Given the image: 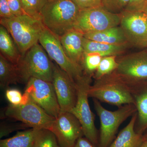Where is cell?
Listing matches in <instances>:
<instances>
[{
  "label": "cell",
  "mask_w": 147,
  "mask_h": 147,
  "mask_svg": "<svg viewBox=\"0 0 147 147\" xmlns=\"http://www.w3.org/2000/svg\"><path fill=\"white\" fill-rule=\"evenodd\" d=\"M84 34L75 28L66 32L60 37V40L65 54L74 63L80 65L84 54Z\"/></svg>",
  "instance_id": "16"
},
{
  "label": "cell",
  "mask_w": 147,
  "mask_h": 147,
  "mask_svg": "<svg viewBox=\"0 0 147 147\" xmlns=\"http://www.w3.org/2000/svg\"><path fill=\"white\" fill-rule=\"evenodd\" d=\"M89 97L118 108L134 100L128 86L113 73L95 80L88 90Z\"/></svg>",
  "instance_id": "4"
},
{
  "label": "cell",
  "mask_w": 147,
  "mask_h": 147,
  "mask_svg": "<svg viewBox=\"0 0 147 147\" xmlns=\"http://www.w3.org/2000/svg\"><path fill=\"white\" fill-rule=\"evenodd\" d=\"M102 58L96 54L84 53L81 65L84 75L91 78L93 77Z\"/></svg>",
  "instance_id": "24"
},
{
  "label": "cell",
  "mask_w": 147,
  "mask_h": 147,
  "mask_svg": "<svg viewBox=\"0 0 147 147\" xmlns=\"http://www.w3.org/2000/svg\"><path fill=\"white\" fill-rule=\"evenodd\" d=\"M140 147H147V141L144 140Z\"/></svg>",
  "instance_id": "35"
},
{
  "label": "cell",
  "mask_w": 147,
  "mask_h": 147,
  "mask_svg": "<svg viewBox=\"0 0 147 147\" xmlns=\"http://www.w3.org/2000/svg\"><path fill=\"white\" fill-rule=\"evenodd\" d=\"M137 112L131 117L130 121L119 133L109 147H140L144 141L143 135L134 129Z\"/></svg>",
  "instance_id": "17"
},
{
  "label": "cell",
  "mask_w": 147,
  "mask_h": 147,
  "mask_svg": "<svg viewBox=\"0 0 147 147\" xmlns=\"http://www.w3.org/2000/svg\"><path fill=\"white\" fill-rule=\"evenodd\" d=\"M28 127L25 124L18 123L16 124H10L2 123L0 126V138L7 136L11 133L16 131L25 129Z\"/></svg>",
  "instance_id": "28"
},
{
  "label": "cell",
  "mask_w": 147,
  "mask_h": 147,
  "mask_svg": "<svg viewBox=\"0 0 147 147\" xmlns=\"http://www.w3.org/2000/svg\"><path fill=\"white\" fill-rule=\"evenodd\" d=\"M20 83V77L16 65L11 63L0 54V85L3 88L10 84Z\"/></svg>",
  "instance_id": "21"
},
{
  "label": "cell",
  "mask_w": 147,
  "mask_h": 147,
  "mask_svg": "<svg viewBox=\"0 0 147 147\" xmlns=\"http://www.w3.org/2000/svg\"><path fill=\"white\" fill-rule=\"evenodd\" d=\"M0 50L1 54L14 65L18 63L22 56L10 34L2 25L0 26Z\"/></svg>",
  "instance_id": "20"
},
{
  "label": "cell",
  "mask_w": 147,
  "mask_h": 147,
  "mask_svg": "<svg viewBox=\"0 0 147 147\" xmlns=\"http://www.w3.org/2000/svg\"><path fill=\"white\" fill-rule=\"evenodd\" d=\"M117 68L113 73L127 85L147 82V53L117 57Z\"/></svg>",
  "instance_id": "10"
},
{
  "label": "cell",
  "mask_w": 147,
  "mask_h": 147,
  "mask_svg": "<svg viewBox=\"0 0 147 147\" xmlns=\"http://www.w3.org/2000/svg\"><path fill=\"white\" fill-rule=\"evenodd\" d=\"M81 9L102 7V0H71Z\"/></svg>",
  "instance_id": "30"
},
{
  "label": "cell",
  "mask_w": 147,
  "mask_h": 147,
  "mask_svg": "<svg viewBox=\"0 0 147 147\" xmlns=\"http://www.w3.org/2000/svg\"><path fill=\"white\" fill-rule=\"evenodd\" d=\"M84 53L94 54L102 57L117 56L123 54L130 46L129 43L122 45H111L93 41L84 37L83 38Z\"/></svg>",
  "instance_id": "18"
},
{
  "label": "cell",
  "mask_w": 147,
  "mask_h": 147,
  "mask_svg": "<svg viewBox=\"0 0 147 147\" xmlns=\"http://www.w3.org/2000/svg\"><path fill=\"white\" fill-rule=\"evenodd\" d=\"M7 0H0V17L9 18L14 16Z\"/></svg>",
  "instance_id": "32"
},
{
  "label": "cell",
  "mask_w": 147,
  "mask_h": 147,
  "mask_svg": "<svg viewBox=\"0 0 147 147\" xmlns=\"http://www.w3.org/2000/svg\"><path fill=\"white\" fill-rule=\"evenodd\" d=\"M0 24L10 34L22 56L38 43L45 27L40 19L27 14L0 18Z\"/></svg>",
  "instance_id": "2"
},
{
  "label": "cell",
  "mask_w": 147,
  "mask_h": 147,
  "mask_svg": "<svg viewBox=\"0 0 147 147\" xmlns=\"http://www.w3.org/2000/svg\"><path fill=\"white\" fill-rule=\"evenodd\" d=\"M7 1L14 16L26 14L22 8L20 0H7Z\"/></svg>",
  "instance_id": "33"
},
{
  "label": "cell",
  "mask_w": 147,
  "mask_h": 147,
  "mask_svg": "<svg viewBox=\"0 0 147 147\" xmlns=\"http://www.w3.org/2000/svg\"><path fill=\"white\" fill-rule=\"evenodd\" d=\"M61 147L59 146V147Z\"/></svg>",
  "instance_id": "38"
},
{
  "label": "cell",
  "mask_w": 147,
  "mask_h": 147,
  "mask_svg": "<svg viewBox=\"0 0 147 147\" xmlns=\"http://www.w3.org/2000/svg\"><path fill=\"white\" fill-rule=\"evenodd\" d=\"M24 94L55 118L60 113V108L52 82L31 78L27 82Z\"/></svg>",
  "instance_id": "11"
},
{
  "label": "cell",
  "mask_w": 147,
  "mask_h": 147,
  "mask_svg": "<svg viewBox=\"0 0 147 147\" xmlns=\"http://www.w3.org/2000/svg\"><path fill=\"white\" fill-rule=\"evenodd\" d=\"M119 26L130 45L147 47V16L144 11H124Z\"/></svg>",
  "instance_id": "12"
},
{
  "label": "cell",
  "mask_w": 147,
  "mask_h": 147,
  "mask_svg": "<svg viewBox=\"0 0 147 147\" xmlns=\"http://www.w3.org/2000/svg\"><path fill=\"white\" fill-rule=\"evenodd\" d=\"M4 114L6 117L19 121L28 127L37 129L50 130L55 119L25 94L21 104L9 105Z\"/></svg>",
  "instance_id": "7"
},
{
  "label": "cell",
  "mask_w": 147,
  "mask_h": 147,
  "mask_svg": "<svg viewBox=\"0 0 147 147\" xmlns=\"http://www.w3.org/2000/svg\"><path fill=\"white\" fill-rule=\"evenodd\" d=\"M117 56H108L102 57L93 78L97 80L104 76L113 73L117 68L118 63Z\"/></svg>",
  "instance_id": "25"
},
{
  "label": "cell",
  "mask_w": 147,
  "mask_h": 147,
  "mask_svg": "<svg viewBox=\"0 0 147 147\" xmlns=\"http://www.w3.org/2000/svg\"><path fill=\"white\" fill-rule=\"evenodd\" d=\"M147 5V0H130L125 11H143Z\"/></svg>",
  "instance_id": "31"
},
{
  "label": "cell",
  "mask_w": 147,
  "mask_h": 147,
  "mask_svg": "<svg viewBox=\"0 0 147 147\" xmlns=\"http://www.w3.org/2000/svg\"><path fill=\"white\" fill-rule=\"evenodd\" d=\"M84 36L87 39L111 45H122L129 43L120 26L101 31L84 34Z\"/></svg>",
  "instance_id": "19"
},
{
  "label": "cell",
  "mask_w": 147,
  "mask_h": 147,
  "mask_svg": "<svg viewBox=\"0 0 147 147\" xmlns=\"http://www.w3.org/2000/svg\"><path fill=\"white\" fill-rule=\"evenodd\" d=\"M5 97L10 104L18 105L22 103L24 99V94H22L19 90L16 89H10L6 90Z\"/></svg>",
  "instance_id": "29"
},
{
  "label": "cell",
  "mask_w": 147,
  "mask_h": 147,
  "mask_svg": "<svg viewBox=\"0 0 147 147\" xmlns=\"http://www.w3.org/2000/svg\"><path fill=\"white\" fill-rule=\"evenodd\" d=\"M35 129L18 131L13 137L2 139L0 147H33Z\"/></svg>",
  "instance_id": "22"
},
{
  "label": "cell",
  "mask_w": 147,
  "mask_h": 147,
  "mask_svg": "<svg viewBox=\"0 0 147 147\" xmlns=\"http://www.w3.org/2000/svg\"><path fill=\"white\" fill-rule=\"evenodd\" d=\"M127 85L137 109L134 129L137 133L143 135L147 130V82Z\"/></svg>",
  "instance_id": "15"
},
{
  "label": "cell",
  "mask_w": 147,
  "mask_h": 147,
  "mask_svg": "<svg viewBox=\"0 0 147 147\" xmlns=\"http://www.w3.org/2000/svg\"><path fill=\"white\" fill-rule=\"evenodd\" d=\"M52 83L61 112H69L77 101L76 82L57 64H54Z\"/></svg>",
  "instance_id": "14"
},
{
  "label": "cell",
  "mask_w": 147,
  "mask_h": 147,
  "mask_svg": "<svg viewBox=\"0 0 147 147\" xmlns=\"http://www.w3.org/2000/svg\"><path fill=\"white\" fill-rule=\"evenodd\" d=\"M143 11L145 12V13H146L147 16V5L146 6V7H145V8L144 9V10Z\"/></svg>",
  "instance_id": "37"
},
{
  "label": "cell",
  "mask_w": 147,
  "mask_h": 147,
  "mask_svg": "<svg viewBox=\"0 0 147 147\" xmlns=\"http://www.w3.org/2000/svg\"><path fill=\"white\" fill-rule=\"evenodd\" d=\"M53 64L44 48L38 42L36 43L22 56L16 65L20 83L27 84L32 78L52 82Z\"/></svg>",
  "instance_id": "3"
},
{
  "label": "cell",
  "mask_w": 147,
  "mask_h": 147,
  "mask_svg": "<svg viewBox=\"0 0 147 147\" xmlns=\"http://www.w3.org/2000/svg\"><path fill=\"white\" fill-rule=\"evenodd\" d=\"M94 106L100 122L98 131V147H109L116 138L119 127L129 117L137 112L134 104H127L115 111L105 109L100 101L93 99Z\"/></svg>",
  "instance_id": "5"
},
{
  "label": "cell",
  "mask_w": 147,
  "mask_h": 147,
  "mask_svg": "<svg viewBox=\"0 0 147 147\" xmlns=\"http://www.w3.org/2000/svg\"><path fill=\"white\" fill-rule=\"evenodd\" d=\"M130 0H102V7L115 13H121L125 11Z\"/></svg>",
  "instance_id": "27"
},
{
  "label": "cell",
  "mask_w": 147,
  "mask_h": 147,
  "mask_svg": "<svg viewBox=\"0 0 147 147\" xmlns=\"http://www.w3.org/2000/svg\"><path fill=\"white\" fill-rule=\"evenodd\" d=\"M91 82V78L85 75L76 81L77 101L76 105L69 112L80 122L84 136L98 147V131L95 125V116L91 110L88 102V90Z\"/></svg>",
  "instance_id": "6"
},
{
  "label": "cell",
  "mask_w": 147,
  "mask_h": 147,
  "mask_svg": "<svg viewBox=\"0 0 147 147\" xmlns=\"http://www.w3.org/2000/svg\"><path fill=\"white\" fill-rule=\"evenodd\" d=\"M143 137H144V140L147 141V130L145 131L144 134H143Z\"/></svg>",
  "instance_id": "36"
},
{
  "label": "cell",
  "mask_w": 147,
  "mask_h": 147,
  "mask_svg": "<svg viewBox=\"0 0 147 147\" xmlns=\"http://www.w3.org/2000/svg\"><path fill=\"white\" fill-rule=\"evenodd\" d=\"M38 42L48 56L75 82L84 76L82 67L72 62L65 54L59 38L45 27Z\"/></svg>",
  "instance_id": "8"
},
{
  "label": "cell",
  "mask_w": 147,
  "mask_h": 147,
  "mask_svg": "<svg viewBox=\"0 0 147 147\" xmlns=\"http://www.w3.org/2000/svg\"></svg>",
  "instance_id": "39"
},
{
  "label": "cell",
  "mask_w": 147,
  "mask_h": 147,
  "mask_svg": "<svg viewBox=\"0 0 147 147\" xmlns=\"http://www.w3.org/2000/svg\"><path fill=\"white\" fill-rule=\"evenodd\" d=\"M57 137L53 131L47 129H35L33 147H58Z\"/></svg>",
  "instance_id": "23"
},
{
  "label": "cell",
  "mask_w": 147,
  "mask_h": 147,
  "mask_svg": "<svg viewBox=\"0 0 147 147\" xmlns=\"http://www.w3.org/2000/svg\"><path fill=\"white\" fill-rule=\"evenodd\" d=\"M50 130L55 134L61 147H73L78 139L84 136L82 125L69 112H61Z\"/></svg>",
  "instance_id": "13"
},
{
  "label": "cell",
  "mask_w": 147,
  "mask_h": 147,
  "mask_svg": "<svg viewBox=\"0 0 147 147\" xmlns=\"http://www.w3.org/2000/svg\"><path fill=\"white\" fill-rule=\"evenodd\" d=\"M22 8L27 15L40 19V13L47 0H20Z\"/></svg>",
  "instance_id": "26"
},
{
  "label": "cell",
  "mask_w": 147,
  "mask_h": 147,
  "mask_svg": "<svg viewBox=\"0 0 147 147\" xmlns=\"http://www.w3.org/2000/svg\"><path fill=\"white\" fill-rule=\"evenodd\" d=\"M120 21V13H112L103 7L81 9L74 28L84 34L118 26Z\"/></svg>",
  "instance_id": "9"
},
{
  "label": "cell",
  "mask_w": 147,
  "mask_h": 147,
  "mask_svg": "<svg viewBox=\"0 0 147 147\" xmlns=\"http://www.w3.org/2000/svg\"><path fill=\"white\" fill-rule=\"evenodd\" d=\"M80 10L71 0H47L40 19L45 28L59 38L74 28Z\"/></svg>",
  "instance_id": "1"
},
{
  "label": "cell",
  "mask_w": 147,
  "mask_h": 147,
  "mask_svg": "<svg viewBox=\"0 0 147 147\" xmlns=\"http://www.w3.org/2000/svg\"><path fill=\"white\" fill-rule=\"evenodd\" d=\"M73 147H96L85 136L78 139Z\"/></svg>",
  "instance_id": "34"
}]
</instances>
